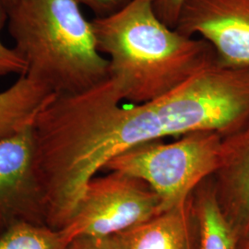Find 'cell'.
<instances>
[{"label":"cell","mask_w":249,"mask_h":249,"mask_svg":"<svg viewBox=\"0 0 249 249\" xmlns=\"http://www.w3.org/2000/svg\"><path fill=\"white\" fill-rule=\"evenodd\" d=\"M223 138L195 132L174 142L143 143L113 158L104 170L142 181L159 197L163 213L187 204L193 191L213 177L221 163Z\"/></svg>","instance_id":"3"},{"label":"cell","mask_w":249,"mask_h":249,"mask_svg":"<svg viewBox=\"0 0 249 249\" xmlns=\"http://www.w3.org/2000/svg\"><path fill=\"white\" fill-rule=\"evenodd\" d=\"M6 18V12L0 4V30ZM26 72V63L14 48H9L0 39V79L12 74L21 76Z\"/></svg>","instance_id":"12"},{"label":"cell","mask_w":249,"mask_h":249,"mask_svg":"<svg viewBox=\"0 0 249 249\" xmlns=\"http://www.w3.org/2000/svg\"><path fill=\"white\" fill-rule=\"evenodd\" d=\"M96 14V17L110 15L124 7L130 0H77Z\"/></svg>","instance_id":"14"},{"label":"cell","mask_w":249,"mask_h":249,"mask_svg":"<svg viewBox=\"0 0 249 249\" xmlns=\"http://www.w3.org/2000/svg\"><path fill=\"white\" fill-rule=\"evenodd\" d=\"M16 2H17V0H0V4L2 5L3 9L5 10L6 15H7V12L9 11V9L15 5Z\"/></svg>","instance_id":"16"},{"label":"cell","mask_w":249,"mask_h":249,"mask_svg":"<svg viewBox=\"0 0 249 249\" xmlns=\"http://www.w3.org/2000/svg\"><path fill=\"white\" fill-rule=\"evenodd\" d=\"M66 249H116L111 237L78 236L72 239Z\"/></svg>","instance_id":"15"},{"label":"cell","mask_w":249,"mask_h":249,"mask_svg":"<svg viewBox=\"0 0 249 249\" xmlns=\"http://www.w3.org/2000/svg\"><path fill=\"white\" fill-rule=\"evenodd\" d=\"M185 0H154L157 16L167 26L175 29Z\"/></svg>","instance_id":"13"},{"label":"cell","mask_w":249,"mask_h":249,"mask_svg":"<svg viewBox=\"0 0 249 249\" xmlns=\"http://www.w3.org/2000/svg\"><path fill=\"white\" fill-rule=\"evenodd\" d=\"M175 29L200 36L221 62L249 67V0H185Z\"/></svg>","instance_id":"5"},{"label":"cell","mask_w":249,"mask_h":249,"mask_svg":"<svg viewBox=\"0 0 249 249\" xmlns=\"http://www.w3.org/2000/svg\"><path fill=\"white\" fill-rule=\"evenodd\" d=\"M192 197L151 220L111 236L116 249H194Z\"/></svg>","instance_id":"8"},{"label":"cell","mask_w":249,"mask_h":249,"mask_svg":"<svg viewBox=\"0 0 249 249\" xmlns=\"http://www.w3.org/2000/svg\"><path fill=\"white\" fill-rule=\"evenodd\" d=\"M71 241L63 229L16 221L0 236V249H66Z\"/></svg>","instance_id":"11"},{"label":"cell","mask_w":249,"mask_h":249,"mask_svg":"<svg viewBox=\"0 0 249 249\" xmlns=\"http://www.w3.org/2000/svg\"><path fill=\"white\" fill-rule=\"evenodd\" d=\"M33 160L32 128L0 142V216L45 224Z\"/></svg>","instance_id":"6"},{"label":"cell","mask_w":249,"mask_h":249,"mask_svg":"<svg viewBox=\"0 0 249 249\" xmlns=\"http://www.w3.org/2000/svg\"><path fill=\"white\" fill-rule=\"evenodd\" d=\"M240 249H249V242H248L244 247H242Z\"/></svg>","instance_id":"17"},{"label":"cell","mask_w":249,"mask_h":249,"mask_svg":"<svg viewBox=\"0 0 249 249\" xmlns=\"http://www.w3.org/2000/svg\"><path fill=\"white\" fill-rule=\"evenodd\" d=\"M160 199L142 181L119 172L92 178L62 228L71 239L111 237L161 213Z\"/></svg>","instance_id":"4"},{"label":"cell","mask_w":249,"mask_h":249,"mask_svg":"<svg viewBox=\"0 0 249 249\" xmlns=\"http://www.w3.org/2000/svg\"><path fill=\"white\" fill-rule=\"evenodd\" d=\"M197 190L193 213L198 230V249H238L231 224L223 214L213 182Z\"/></svg>","instance_id":"10"},{"label":"cell","mask_w":249,"mask_h":249,"mask_svg":"<svg viewBox=\"0 0 249 249\" xmlns=\"http://www.w3.org/2000/svg\"><path fill=\"white\" fill-rule=\"evenodd\" d=\"M7 18L26 74L56 94L79 92L109 77V61L77 0H17Z\"/></svg>","instance_id":"2"},{"label":"cell","mask_w":249,"mask_h":249,"mask_svg":"<svg viewBox=\"0 0 249 249\" xmlns=\"http://www.w3.org/2000/svg\"><path fill=\"white\" fill-rule=\"evenodd\" d=\"M55 92L45 83L24 74L0 92V142L33 127L37 116Z\"/></svg>","instance_id":"9"},{"label":"cell","mask_w":249,"mask_h":249,"mask_svg":"<svg viewBox=\"0 0 249 249\" xmlns=\"http://www.w3.org/2000/svg\"><path fill=\"white\" fill-rule=\"evenodd\" d=\"M91 23L99 51L109 61V76L129 103L160 98L217 57L203 39L163 23L154 0H130Z\"/></svg>","instance_id":"1"},{"label":"cell","mask_w":249,"mask_h":249,"mask_svg":"<svg viewBox=\"0 0 249 249\" xmlns=\"http://www.w3.org/2000/svg\"><path fill=\"white\" fill-rule=\"evenodd\" d=\"M213 178L218 201L240 249L249 242V120L223 137L221 163Z\"/></svg>","instance_id":"7"}]
</instances>
